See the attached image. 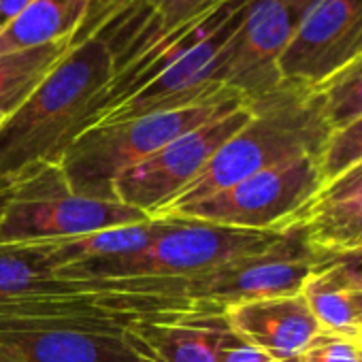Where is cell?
<instances>
[{
    "mask_svg": "<svg viewBox=\"0 0 362 362\" xmlns=\"http://www.w3.org/2000/svg\"><path fill=\"white\" fill-rule=\"evenodd\" d=\"M3 119H5V117H0V124H3Z\"/></svg>",
    "mask_w": 362,
    "mask_h": 362,
    "instance_id": "obj_32",
    "label": "cell"
},
{
    "mask_svg": "<svg viewBox=\"0 0 362 362\" xmlns=\"http://www.w3.org/2000/svg\"><path fill=\"white\" fill-rule=\"evenodd\" d=\"M164 228V218H149L145 222L107 228L75 239L45 241L56 264V273L66 267H81L94 262H109L132 256L145 250Z\"/></svg>",
    "mask_w": 362,
    "mask_h": 362,
    "instance_id": "obj_16",
    "label": "cell"
},
{
    "mask_svg": "<svg viewBox=\"0 0 362 362\" xmlns=\"http://www.w3.org/2000/svg\"><path fill=\"white\" fill-rule=\"evenodd\" d=\"M149 216L119 201L77 194L60 164H33L16 175L0 243L75 239L90 233L145 222Z\"/></svg>",
    "mask_w": 362,
    "mask_h": 362,
    "instance_id": "obj_6",
    "label": "cell"
},
{
    "mask_svg": "<svg viewBox=\"0 0 362 362\" xmlns=\"http://www.w3.org/2000/svg\"><path fill=\"white\" fill-rule=\"evenodd\" d=\"M117 20L109 13L79 37L18 111L0 124V175L33 164H60L66 149L92 128L117 69Z\"/></svg>",
    "mask_w": 362,
    "mask_h": 362,
    "instance_id": "obj_2",
    "label": "cell"
},
{
    "mask_svg": "<svg viewBox=\"0 0 362 362\" xmlns=\"http://www.w3.org/2000/svg\"><path fill=\"white\" fill-rule=\"evenodd\" d=\"M73 281L56 275V264L45 241L0 243V300L69 288Z\"/></svg>",
    "mask_w": 362,
    "mask_h": 362,
    "instance_id": "obj_17",
    "label": "cell"
},
{
    "mask_svg": "<svg viewBox=\"0 0 362 362\" xmlns=\"http://www.w3.org/2000/svg\"><path fill=\"white\" fill-rule=\"evenodd\" d=\"M149 20L147 35H166L192 20H199L235 0H143Z\"/></svg>",
    "mask_w": 362,
    "mask_h": 362,
    "instance_id": "obj_22",
    "label": "cell"
},
{
    "mask_svg": "<svg viewBox=\"0 0 362 362\" xmlns=\"http://www.w3.org/2000/svg\"><path fill=\"white\" fill-rule=\"evenodd\" d=\"M317 94L330 132L358 119L362 115V58L330 77Z\"/></svg>",
    "mask_w": 362,
    "mask_h": 362,
    "instance_id": "obj_20",
    "label": "cell"
},
{
    "mask_svg": "<svg viewBox=\"0 0 362 362\" xmlns=\"http://www.w3.org/2000/svg\"><path fill=\"white\" fill-rule=\"evenodd\" d=\"M313 273H317L324 279L332 281L334 286H339L347 294V298L351 303V309H354V315H356V320H358V324L362 328V275L343 273V271L332 269V267H326L322 262L315 264V271Z\"/></svg>",
    "mask_w": 362,
    "mask_h": 362,
    "instance_id": "obj_24",
    "label": "cell"
},
{
    "mask_svg": "<svg viewBox=\"0 0 362 362\" xmlns=\"http://www.w3.org/2000/svg\"><path fill=\"white\" fill-rule=\"evenodd\" d=\"M224 317L239 339L275 362H296L322 334L303 294L233 305Z\"/></svg>",
    "mask_w": 362,
    "mask_h": 362,
    "instance_id": "obj_12",
    "label": "cell"
},
{
    "mask_svg": "<svg viewBox=\"0 0 362 362\" xmlns=\"http://www.w3.org/2000/svg\"><path fill=\"white\" fill-rule=\"evenodd\" d=\"M328 134L330 128L324 119L317 90L281 81L275 90L250 98V119L158 218L226 190L264 168L320 156Z\"/></svg>",
    "mask_w": 362,
    "mask_h": 362,
    "instance_id": "obj_3",
    "label": "cell"
},
{
    "mask_svg": "<svg viewBox=\"0 0 362 362\" xmlns=\"http://www.w3.org/2000/svg\"><path fill=\"white\" fill-rule=\"evenodd\" d=\"M286 230H245L194 218H164L160 235L141 252L81 267L60 269L66 281L119 279V277H173L197 279L237 258L275 245Z\"/></svg>",
    "mask_w": 362,
    "mask_h": 362,
    "instance_id": "obj_5",
    "label": "cell"
},
{
    "mask_svg": "<svg viewBox=\"0 0 362 362\" xmlns=\"http://www.w3.org/2000/svg\"><path fill=\"white\" fill-rule=\"evenodd\" d=\"M317 162L324 184L362 162V115L328 134Z\"/></svg>",
    "mask_w": 362,
    "mask_h": 362,
    "instance_id": "obj_21",
    "label": "cell"
},
{
    "mask_svg": "<svg viewBox=\"0 0 362 362\" xmlns=\"http://www.w3.org/2000/svg\"><path fill=\"white\" fill-rule=\"evenodd\" d=\"M315 264L317 254L305 243L300 230L288 228L275 245L237 258L197 279H186L188 294L222 311L241 303L292 296L300 294Z\"/></svg>",
    "mask_w": 362,
    "mask_h": 362,
    "instance_id": "obj_10",
    "label": "cell"
},
{
    "mask_svg": "<svg viewBox=\"0 0 362 362\" xmlns=\"http://www.w3.org/2000/svg\"><path fill=\"white\" fill-rule=\"evenodd\" d=\"M354 345H356V347H358V349L362 351V332H360V334L356 337V341H354Z\"/></svg>",
    "mask_w": 362,
    "mask_h": 362,
    "instance_id": "obj_30",
    "label": "cell"
},
{
    "mask_svg": "<svg viewBox=\"0 0 362 362\" xmlns=\"http://www.w3.org/2000/svg\"><path fill=\"white\" fill-rule=\"evenodd\" d=\"M250 119V100L166 143L124 170L113 184L115 201L158 218L203 173L216 151Z\"/></svg>",
    "mask_w": 362,
    "mask_h": 362,
    "instance_id": "obj_8",
    "label": "cell"
},
{
    "mask_svg": "<svg viewBox=\"0 0 362 362\" xmlns=\"http://www.w3.org/2000/svg\"><path fill=\"white\" fill-rule=\"evenodd\" d=\"M207 307L173 277L88 279L11 296L0 300V362H160L149 328Z\"/></svg>",
    "mask_w": 362,
    "mask_h": 362,
    "instance_id": "obj_1",
    "label": "cell"
},
{
    "mask_svg": "<svg viewBox=\"0 0 362 362\" xmlns=\"http://www.w3.org/2000/svg\"><path fill=\"white\" fill-rule=\"evenodd\" d=\"M296 362H360V360L354 341L322 332Z\"/></svg>",
    "mask_w": 362,
    "mask_h": 362,
    "instance_id": "obj_23",
    "label": "cell"
},
{
    "mask_svg": "<svg viewBox=\"0 0 362 362\" xmlns=\"http://www.w3.org/2000/svg\"><path fill=\"white\" fill-rule=\"evenodd\" d=\"M360 58L362 0H317L279 60V77L317 90Z\"/></svg>",
    "mask_w": 362,
    "mask_h": 362,
    "instance_id": "obj_11",
    "label": "cell"
},
{
    "mask_svg": "<svg viewBox=\"0 0 362 362\" xmlns=\"http://www.w3.org/2000/svg\"><path fill=\"white\" fill-rule=\"evenodd\" d=\"M358 360L362 362V351H360V349H358Z\"/></svg>",
    "mask_w": 362,
    "mask_h": 362,
    "instance_id": "obj_31",
    "label": "cell"
},
{
    "mask_svg": "<svg viewBox=\"0 0 362 362\" xmlns=\"http://www.w3.org/2000/svg\"><path fill=\"white\" fill-rule=\"evenodd\" d=\"M35 0H0V28L18 18Z\"/></svg>",
    "mask_w": 362,
    "mask_h": 362,
    "instance_id": "obj_28",
    "label": "cell"
},
{
    "mask_svg": "<svg viewBox=\"0 0 362 362\" xmlns=\"http://www.w3.org/2000/svg\"><path fill=\"white\" fill-rule=\"evenodd\" d=\"M317 262L339 269L343 273L351 275H362V247L351 250V252H341V254H328V256H317Z\"/></svg>",
    "mask_w": 362,
    "mask_h": 362,
    "instance_id": "obj_26",
    "label": "cell"
},
{
    "mask_svg": "<svg viewBox=\"0 0 362 362\" xmlns=\"http://www.w3.org/2000/svg\"><path fill=\"white\" fill-rule=\"evenodd\" d=\"M90 16V0H35L0 28V56L79 39Z\"/></svg>",
    "mask_w": 362,
    "mask_h": 362,
    "instance_id": "obj_14",
    "label": "cell"
},
{
    "mask_svg": "<svg viewBox=\"0 0 362 362\" xmlns=\"http://www.w3.org/2000/svg\"><path fill=\"white\" fill-rule=\"evenodd\" d=\"M230 326L224 311L207 307L186 317L151 326L147 339L160 362H218Z\"/></svg>",
    "mask_w": 362,
    "mask_h": 362,
    "instance_id": "obj_15",
    "label": "cell"
},
{
    "mask_svg": "<svg viewBox=\"0 0 362 362\" xmlns=\"http://www.w3.org/2000/svg\"><path fill=\"white\" fill-rule=\"evenodd\" d=\"M315 3L250 0L237 30L220 52V86L247 100L281 86L279 60Z\"/></svg>",
    "mask_w": 362,
    "mask_h": 362,
    "instance_id": "obj_9",
    "label": "cell"
},
{
    "mask_svg": "<svg viewBox=\"0 0 362 362\" xmlns=\"http://www.w3.org/2000/svg\"><path fill=\"white\" fill-rule=\"evenodd\" d=\"M322 186L317 156H307L254 173L164 218H194L245 230H288L294 216Z\"/></svg>",
    "mask_w": 362,
    "mask_h": 362,
    "instance_id": "obj_7",
    "label": "cell"
},
{
    "mask_svg": "<svg viewBox=\"0 0 362 362\" xmlns=\"http://www.w3.org/2000/svg\"><path fill=\"white\" fill-rule=\"evenodd\" d=\"M288 228L300 230L317 256L362 247V162L324 184L294 216Z\"/></svg>",
    "mask_w": 362,
    "mask_h": 362,
    "instance_id": "obj_13",
    "label": "cell"
},
{
    "mask_svg": "<svg viewBox=\"0 0 362 362\" xmlns=\"http://www.w3.org/2000/svg\"><path fill=\"white\" fill-rule=\"evenodd\" d=\"M245 103L247 98L241 94L226 92L186 109L96 124L66 149L60 166L77 194L115 201L113 184L124 170L143 162L177 136L222 117Z\"/></svg>",
    "mask_w": 362,
    "mask_h": 362,
    "instance_id": "obj_4",
    "label": "cell"
},
{
    "mask_svg": "<svg viewBox=\"0 0 362 362\" xmlns=\"http://www.w3.org/2000/svg\"><path fill=\"white\" fill-rule=\"evenodd\" d=\"M13 181H16V177L0 175V220H3V216L7 211V205H9V199L13 192Z\"/></svg>",
    "mask_w": 362,
    "mask_h": 362,
    "instance_id": "obj_29",
    "label": "cell"
},
{
    "mask_svg": "<svg viewBox=\"0 0 362 362\" xmlns=\"http://www.w3.org/2000/svg\"><path fill=\"white\" fill-rule=\"evenodd\" d=\"M300 294L324 334L356 341V337L362 332L347 294L332 281L313 273L305 281Z\"/></svg>",
    "mask_w": 362,
    "mask_h": 362,
    "instance_id": "obj_19",
    "label": "cell"
},
{
    "mask_svg": "<svg viewBox=\"0 0 362 362\" xmlns=\"http://www.w3.org/2000/svg\"><path fill=\"white\" fill-rule=\"evenodd\" d=\"M122 3H126V0H90V16H88V22L81 30L79 37H86L90 35L109 13H113Z\"/></svg>",
    "mask_w": 362,
    "mask_h": 362,
    "instance_id": "obj_27",
    "label": "cell"
},
{
    "mask_svg": "<svg viewBox=\"0 0 362 362\" xmlns=\"http://www.w3.org/2000/svg\"><path fill=\"white\" fill-rule=\"evenodd\" d=\"M77 39L0 56V117H9L66 56Z\"/></svg>",
    "mask_w": 362,
    "mask_h": 362,
    "instance_id": "obj_18",
    "label": "cell"
},
{
    "mask_svg": "<svg viewBox=\"0 0 362 362\" xmlns=\"http://www.w3.org/2000/svg\"><path fill=\"white\" fill-rule=\"evenodd\" d=\"M218 362H275L273 358H269L264 351L256 349L254 345L245 343L243 339H239L233 330L226 334L222 349H220V360Z\"/></svg>",
    "mask_w": 362,
    "mask_h": 362,
    "instance_id": "obj_25",
    "label": "cell"
}]
</instances>
